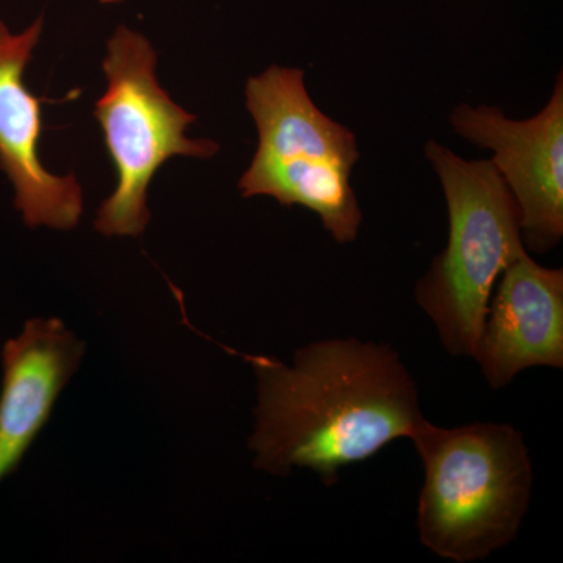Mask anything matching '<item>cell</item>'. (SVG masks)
Listing matches in <instances>:
<instances>
[{"label": "cell", "instance_id": "cell-1", "mask_svg": "<svg viewBox=\"0 0 563 563\" xmlns=\"http://www.w3.org/2000/svg\"><path fill=\"white\" fill-rule=\"evenodd\" d=\"M224 350L257 377L250 450L255 468L274 476L310 470L333 487L340 470L412 439L428 420L412 374L388 344L320 340L299 347L292 365Z\"/></svg>", "mask_w": 563, "mask_h": 563}, {"label": "cell", "instance_id": "cell-10", "mask_svg": "<svg viewBox=\"0 0 563 563\" xmlns=\"http://www.w3.org/2000/svg\"><path fill=\"white\" fill-rule=\"evenodd\" d=\"M102 3H120L122 0H101Z\"/></svg>", "mask_w": 563, "mask_h": 563}, {"label": "cell", "instance_id": "cell-3", "mask_svg": "<svg viewBox=\"0 0 563 563\" xmlns=\"http://www.w3.org/2000/svg\"><path fill=\"white\" fill-rule=\"evenodd\" d=\"M426 155L442 181L450 236L418 280L415 298L444 350L474 358L496 282L528 252L520 210L490 161H465L433 140Z\"/></svg>", "mask_w": 563, "mask_h": 563}, {"label": "cell", "instance_id": "cell-6", "mask_svg": "<svg viewBox=\"0 0 563 563\" xmlns=\"http://www.w3.org/2000/svg\"><path fill=\"white\" fill-rule=\"evenodd\" d=\"M454 131L493 152L492 163L520 210L521 235L529 250L547 252L563 236V80L536 117L509 120L498 107L459 106Z\"/></svg>", "mask_w": 563, "mask_h": 563}, {"label": "cell", "instance_id": "cell-7", "mask_svg": "<svg viewBox=\"0 0 563 563\" xmlns=\"http://www.w3.org/2000/svg\"><path fill=\"white\" fill-rule=\"evenodd\" d=\"M44 20L13 35L0 21V172L14 187V207L25 225L70 231L84 213V192L73 173L55 176L40 158L43 99L24 81L25 68L40 43Z\"/></svg>", "mask_w": 563, "mask_h": 563}, {"label": "cell", "instance_id": "cell-9", "mask_svg": "<svg viewBox=\"0 0 563 563\" xmlns=\"http://www.w3.org/2000/svg\"><path fill=\"white\" fill-rule=\"evenodd\" d=\"M85 343L58 318H33L2 350L0 483L20 468L79 369Z\"/></svg>", "mask_w": 563, "mask_h": 563}, {"label": "cell", "instance_id": "cell-4", "mask_svg": "<svg viewBox=\"0 0 563 563\" xmlns=\"http://www.w3.org/2000/svg\"><path fill=\"white\" fill-rule=\"evenodd\" d=\"M246 107L258 146L240 180L243 198L269 196L284 207H303L336 243L354 242L362 225L351 187L361 157L354 133L314 106L298 68L274 65L251 77Z\"/></svg>", "mask_w": 563, "mask_h": 563}, {"label": "cell", "instance_id": "cell-5", "mask_svg": "<svg viewBox=\"0 0 563 563\" xmlns=\"http://www.w3.org/2000/svg\"><path fill=\"white\" fill-rule=\"evenodd\" d=\"M102 68L107 91L96 102L95 117L118 184L102 202L95 225L107 236H140L151 221L147 188L158 169L177 155L213 157L220 146L185 136L196 117L158 84L157 54L146 36L120 25L107 44Z\"/></svg>", "mask_w": 563, "mask_h": 563}, {"label": "cell", "instance_id": "cell-8", "mask_svg": "<svg viewBox=\"0 0 563 563\" xmlns=\"http://www.w3.org/2000/svg\"><path fill=\"white\" fill-rule=\"evenodd\" d=\"M481 373L495 390L533 366L563 368V272L528 252L496 282L477 342Z\"/></svg>", "mask_w": 563, "mask_h": 563}, {"label": "cell", "instance_id": "cell-2", "mask_svg": "<svg viewBox=\"0 0 563 563\" xmlns=\"http://www.w3.org/2000/svg\"><path fill=\"white\" fill-rule=\"evenodd\" d=\"M410 440L424 466L417 510L422 547L455 563L509 547L532 498L523 433L507 422L440 428L424 420Z\"/></svg>", "mask_w": 563, "mask_h": 563}]
</instances>
